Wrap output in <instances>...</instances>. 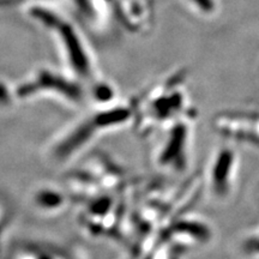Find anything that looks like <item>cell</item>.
<instances>
[{"label":"cell","instance_id":"obj_1","mask_svg":"<svg viewBox=\"0 0 259 259\" xmlns=\"http://www.w3.org/2000/svg\"><path fill=\"white\" fill-rule=\"evenodd\" d=\"M131 118H135L134 107H116L94 114L92 118H87L78 125L73 126L63 137L58 139L52 149V155L57 160H66L95 138L99 132L121 126Z\"/></svg>","mask_w":259,"mask_h":259},{"label":"cell","instance_id":"obj_6","mask_svg":"<svg viewBox=\"0 0 259 259\" xmlns=\"http://www.w3.org/2000/svg\"><path fill=\"white\" fill-rule=\"evenodd\" d=\"M245 251L247 252V254L259 255V239H253V240L246 242Z\"/></svg>","mask_w":259,"mask_h":259},{"label":"cell","instance_id":"obj_4","mask_svg":"<svg viewBox=\"0 0 259 259\" xmlns=\"http://www.w3.org/2000/svg\"><path fill=\"white\" fill-rule=\"evenodd\" d=\"M36 206L45 212H58L66 205L67 196L57 190L42 189L34 196Z\"/></svg>","mask_w":259,"mask_h":259},{"label":"cell","instance_id":"obj_2","mask_svg":"<svg viewBox=\"0 0 259 259\" xmlns=\"http://www.w3.org/2000/svg\"><path fill=\"white\" fill-rule=\"evenodd\" d=\"M190 139V121L176 119L169 125L166 138L157 149L156 162L161 168L181 170L186 166L187 144Z\"/></svg>","mask_w":259,"mask_h":259},{"label":"cell","instance_id":"obj_3","mask_svg":"<svg viewBox=\"0 0 259 259\" xmlns=\"http://www.w3.org/2000/svg\"><path fill=\"white\" fill-rule=\"evenodd\" d=\"M235 173V154L232 149L223 147L213 155L209 167V185L216 197H226L229 193Z\"/></svg>","mask_w":259,"mask_h":259},{"label":"cell","instance_id":"obj_5","mask_svg":"<svg viewBox=\"0 0 259 259\" xmlns=\"http://www.w3.org/2000/svg\"><path fill=\"white\" fill-rule=\"evenodd\" d=\"M14 259H63L58 257V254L51 253L48 251L37 250V248H23L21 252H17Z\"/></svg>","mask_w":259,"mask_h":259}]
</instances>
